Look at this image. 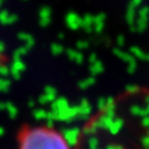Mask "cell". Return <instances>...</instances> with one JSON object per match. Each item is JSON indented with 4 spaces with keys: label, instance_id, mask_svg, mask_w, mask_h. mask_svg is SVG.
<instances>
[{
    "label": "cell",
    "instance_id": "obj_1",
    "mask_svg": "<svg viewBox=\"0 0 149 149\" xmlns=\"http://www.w3.org/2000/svg\"><path fill=\"white\" fill-rule=\"evenodd\" d=\"M15 149H73L60 129L44 124H23L17 130Z\"/></svg>",
    "mask_w": 149,
    "mask_h": 149
}]
</instances>
